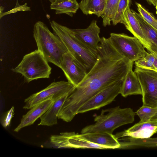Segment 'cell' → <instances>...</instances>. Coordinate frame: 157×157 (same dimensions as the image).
I'll return each instance as SVG.
<instances>
[{
    "label": "cell",
    "mask_w": 157,
    "mask_h": 157,
    "mask_svg": "<svg viewBox=\"0 0 157 157\" xmlns=\"http://www.w3.org/2000/svg\"><path fill=\"white\" fill-rule=\"evenodd\" d=\"M98 59L82 81L68 95L62 107L63 113L73 118L80 107L93 96L111 84L124 80L133 62L120 54L109 38L103 37L97 49Z\"/></svg>",
    "instance_id": "obj_1"
},
{
    "label": "cell",
    "mask_w": 157,
    "mask_h": 157,
    "mask_svg": "<svg viewBox=\"0 0 157 157\" xmlns=\"http://www.w3.org/2000/svg\"><path fill=\"white\" fill-rule=\"evenodd\" d=\"M33 36L37 49L41 52L48 62L60 68L63 55L68 52L60 38L51 32L40 21L35 24Z\"/></svg>",
    "instance_id": "obj_2"
},
{
    "label": "cell",
    "mask_w": 157,
    "mask_h": 157,
    "mask_svg": "<svg viewBox=\"0 0 157 157\" xmlns=\"http://www.w3.org/2000/svg\"><path fill=\"white\" fill-rule=\"evenodd\" d=\"M135 113L130 108H121L120 106L102 109L94 118L95 123L83 128L81 134L108 133L113 134L117 128L131 123L134 121Z\"/></svg>",
    "instance_id": "obj_3"
},
{
    "label": "cell",
    "mask_w": 157,
    "mask_h": 157,
    "mask_svg": "<svg viewBox=\"0 0 157 157\" xmlns=\"http://www.w3.org/2000/svg\"><path fill=\"white\" fill-rule=\"evenodd\" d=\"M50 23L54 33L60 38L68 52L85 68L87 73L98 59V51L90 50L80 42L75 36L71 29L54 21Z\"/></svg>",
    "instance_id": "obj_4"
},
{
    "label": "cell",
    "mask_w": 157,
    "mask_h": 157,
    "mask_svg": "<svg viewBox=\"0 0 157 157\" xmlns=\"http://www.w3.org/2000/svg\"><path fill=\"white\" fill-rule=\"evenodd\" d=\"M52 68L41 52L37 49L25 55L21 61L12 71L19 73L29 82L41 78H48Z\"/></svg>",
    "instance_id": "obj_5"
},
{
    "label": "cell",
    "mask_w": 157,
    "mask_h": 157,
    "mask_svg": "<svg viewBox=\"0 0 157 157\" xmlns=\"http://www.w3.org/2000/svg\"><path fill=\"white\" fill-rule=\"evenodd\" d=\"M109 38L117 51L132 62L146 55L147 52L135 36H130L124 33H112Z\"/></svg>",
    "instance_id": "obj_6"
},
{
    "label": "cell",
    "mask_w": 157,
    "mask_h": 157,
    "mask_svg": "<svg viewBox=\"0 0 157 157\" xmlns=\"http://www.w3.org/2000/svg\"><path fill=\"white\" fill-rule=\"evenodd\" d=\"M74 87L75 86L68 81L53 82L44 89L26 98L23 108L30 109L37 104L48 99H52L54 101L69 94Z\"/></svg>",
    "instance_id": "obj_7"
},
{
    "label": "cell",
    "mask_w": 157,
    "mask_h": 157,
    "mask_svg": "<svg viewBox=\"0 0 157 157\" xmlns=\"http://www.w3.org/2000/svg\"><path fill=\"white\" fill-rule=\"evenodd\" d=\"M142 90L143 105L157 108V71L136 67Z\"/></svg>",
    "instance_id": "obj_8"
},
{
    "label": "cell",
    "mask_w": 157,
    "mask_h": 157,
    "mask_svg": "<svg viewBox=\"0 0 157 157\" xmlns=\"http://www.w3.org/2000/svg\"><path fill=\"white\" fill-rule=\"evenodd\" d=\"M124 80L116 82L97 94L80 107L78 113L98 109L111 103L120 94Z\"/></svg>",
    "instance_id": "obj_9"
},
{
    "label": "cell",
    "mask_w": 157,
    "mask_h": 157,
    "mask_svg": "<svg viewBox=\"0 0 157 157\" xmlns=\"http://www.w3.org/2000/svg\"><path fill=\"white\" fill-rule=\"evenodd\" d=\"M60 68L68 81L75 87L82 81L87 74L85 68L68 52L63 55Z\"/></svg>",
    "instance_id": "obj_10"
},
{
    "label": "cell",
    "mask_w": 157,
    "mask_h": 157,
    "mask_svg": "<svg viewBox=\"0 0 157 157\" xmlns=\"http://www.w3.org/2000/svg\"><path fill=\"white\" fill-rule=\"evenodd\" d=\"M76 38L90 50L97 52L101 38L99 36L100 28L96 20L93 21L90 25L84 29H71Z\"/></svg>",
    "instance_id": "obj_11"
},
{
    "label": "cell",
    "mask_w": 157,
    "mask_h": 157,
    "mask_svg": "<svg viewBox=\"0 0 157 157\" xmlns=\"http://www.w3.org/2000/svg\"><path fill=\"white\" fill-rule=\"evenodd\" d=\"M157 132V121H140L132 126L115 135L118 139L124 137L144 139L151 138Z\"/></svg>",
    "instance_id": "obj_12"
},
{
    "label": "cell",
    "mask_w": 157,
    "mask_h": 157,
    "mask_svg": "<svg viewBox=\"0 0 157 157\" xmlns=\"http://www.w3.org/2000/svg\"><path fill=\"white\" fill-rule=\"evenodd\" d=\"M54 101L52 99H47L33 106L22 116L20 124L14 131L18 132L23 128L33 124L47 111Z\"/></svg>",
    "instance_id": "obj_13"
},
{
    "label": "cell",
    "mask_w": 157,
    "mask_h": 157,
    "mask_svg": "<svg viewBox=\"0 0 157 157\" xmlns=\"http://www.w3.org/2000/svg\"><path fill=\"white\" fill-rule=\"evenodd\" d=\"M124 19L126 28L141 43L144 47L148 51L151 46L143 33L139 22L135 17L130 6H128L124 13Z\"/></svg>",
    "instance_id": "obj_14"
},
{
    "label": "cell",
    "mask_w": 157,
    "mask_h": 157,
    "mask_svg": "<svg viewBox=\"0 0 157 157\" xmlns=\"http://www.w3.org/2000/svg\"><path fill=\"white\" fill-rule=\"evenodd\" d=\"M80 136L94 144L106 147L109 149L119 148L120 144L113 134L108 133H89L81 134Z\"/></svg>",
    "instance_id": "obj_15"
},
{
    "label": "cell",
    "mask_w": 157,
    "mask_h": 157,
    "mask_svg": "<svg viewBox=\"0 0 157 157\" xmlns=\"http://www.w3.org/2000/svg\"><path fill=\"white\" fill-rule=\"evenodd\" d=\"M120 94L124 97L132 95H142L141 86L136 74L133 71V66L123 81Z\"/></svg>",
    "instance_id": "obj_16"
},
{
    "label": "cell",
    "mask_w": 157,
    "mask_h": 157,
    "mask_svg": "<svg viewBox=\"0 0 157 157\" xmlns=\"http://www.w3.org/2000/svg\"><path fill=\"white\" fill-rule=\"evenodd\" d=\"M69 94L54 100L47 111L40 117L38 125L52 126L57 124V118L62 105Z\"/></svg>",
    "instance_id": "obj_17"
},
{
    "label": "cell",
    "mask_w": 157,
    "mask_h": 157,
    "mask_svg": "<svg viewBox=\"0 0 157 157\" xmlns=\"http://www.w3.org/2000/svg\"><path fill=\"white\" fill-rule=\"evenodd\" d=\"M125 137L119 139L120 146L119 149L157 148V137L144 139Z\"/></svg>",
    "instance_id": "obj_18"
},
{
    "label": "cell",
    "mask_w": 157,
    "mask_h": 157,
    "mask_svg": "<svg viewBox=\"0 0 157 157\" xmlns=\"http://www.w3.org/2000/svg\"><path fill=\"white\" fill-rule=\"evenodd\" d=\"M106 0H81L79 8L84 14H94L102 17Z\"/></svg>",
    "instance_id": "obj_19"
},
{
    "label": "cell",
    "mask_w": 157,
    "mask_h": 157,
    "mask_svg": "<svg viewBox=\"0 0 157 157\" xmlns=\"http://www.w3.org/2000/svg\"><path fill=\"white\" fill-rule=\"evenodd\" d=\"M79 8V4L76 0H55L50 5V9L55 10L56 14H66L71 17Z\"/></svg>",
    "instance_id": "obj_20"
},
{
    "label": "cell",
    "mask_w": 157,
    "mask_h": 157,
    "mask_svg": "<svg viewBox=\"0 0 157 157\" xmlns=\"http://www.w3.org/2000/svg\"><path fill=\"white\" fill-rule=\"evenodd\" d=\"M68 148H91L107 149L106 147L94 143L82 137L80 134L71 133L67 139Z\"/></svg>",
    "instance_id": "obj_21"
},
{
    "label": "cell",
    "mask_w": 157,
    "mask_h": 157,
    "mask_svg": "<svg viewBox=\"0 0 157 157\" xmlns=\"http://www.w3.org/2000/svg\"><path fill=\"white\" fill-rule=\"evenodd\" d=\"M131 10L138 21L146 40L151 45L157 47V30L146 22L139 13Z\"/></svg>",
    "instance_id": "obj_22"
},
{
    "label": "cell",
    "mask_w": 157,
    "mask_h": 157,
    "mask_svg": "<svg viewBox=\"0 0 157 157\" xmlns=\"http://www.w3.org/2000/svg\"><path fill=\"white\" fill-rule=\"evenodd\" d=\"M120 0H106L103 18V25L105 27L110 25L113 20Z\"/></svg>",
    "instance_id": "obj_23"
},
{
    "label": "cell",
    "mask_w": 157,
    "mask_h": 157,
    "mask_svg": "<svg viewBox=\"0 0 157 157\" xmlns=\"http://www.w3.org/2000/svg\"><path fill=\"white\" fill-rule=\"evenodd\" d=\"M155 59L152 53L147 52L145 56L135 61L136 67L157 71L154 65Z\"/></svg>",
    "instance_id": "obj_24"
},
{
    "label": "cell",
    "mask_w": 157,
    "mask_h": 157,
    "mask_svg": "<svg viewBox=\"0 0 157 157\" xmlns=\"http://www.w3.org/2000/svg\"><path fill=\"white\" fill-rule=\"evenodd\" d=\"M157 112V108L143 105L136 112L140 121L146 122L151 120Z\"/></svg>",
    "instance_id": "obj_25"
},
{
    "label": "cell",
    "mask_w": 157,
    "mask_h": 157,
    "mask_svg": "<svg viewBox=\"0 0 157 157\" xmlns=\"http://www.w3.org/2000/svg\"><path fill=\"white\" fill-rule=\"evenodd\" d=\"M130 4V0H120L117 12L112 21L113 25H115L119 23L124 24V13Z\"/></svg>",
    "instance_id": "obj_26"
},
{
    "label": "cell",
    "mask_w": 157,
    "mask_h": 157,
    "mask_svg": "<svg viewBox=\"0 0 157 157\" xmlns=\"http://www.w3.org/2000/svg\"><path fill=\"white\" fill-rule=\"evenodd\" d=\"M137 10L144 20L157 30V20L153 15L146 10L139 3L136 2Z\"/></svg>",
    "instance_id": "obj_27"
},
{
    "label": "cell",
    "mask_w": 157,
    "mask_h": 157,
    "mask_svg": "<svg viewBox=\"0 0 157 157\" xmlns=\"http://www.w3.org/2000/svg\"><path fill=\"white\" fill-rule=\"evenodd\" d=\"M14 107L12 106L6 113L2 122V125L4 127L6 128L9 126L14 114Z\"/></svg>",
    "instance_id": "obj_28"
},
{
    "label": "cell",
    "mask_w": 157,
    "mask_h": 157,
    "mask_svg": "<svg viewBox=\"0 0 157 157\" xmlns=\"http://www.w3.org/2000/svg\"><path fill=\"white\" fill-rule=\"evenodd\" d=\"M148 51L152 53L153 56L155 59L154 65L157 70V47L154 45H151L150 50Z\"/></svg>",
    "instance_id": "obj_29"
},
{
    "label": "cell",
    "mask_w": 157,
    "mask_h": 157,
    "mask_svg": "<svg viewBox=\"0 0 157 157\" xmlns=\"http://www.w3.org/2000/svg\"><path fill=\"white\" fill-rule=\"evenodd\" d=\"M150 4H152L155 6L157 5V0H146Z\"/></svg>",
    "instance_id": "obj_30"
},
{
    "label": "cell",
    "mask_w": 157,
    "mask_h": 157,
    "mask_svg": "<svg viewBox=\"0 0 157 157\" xmlns=\"http://www.w3.org/2000/svg\"><path fill=\"white\" fill-rule=\"evenodd\" d=\"M151 120L157 121V112L151 119Z\"/></svg>",
    "instance_id": "obj_31"
},
{
    "label": "cell",
    "mask_w": 157,
    "mask_h": 157,
    "mask_svg": "<svg viewBox=\"0 0 157 157\" xmlns=\"http://www.w3.org/2000/svg\"><path fill=\"white\" fill-rule=\"evenodd\" d=\"M51 3H52L54 2L55 0H48Z\"/></svg>",
    "instance_id": "obj_32"
},
{
    "label": "cell",
    "mask_w": 157,
    "mask_h": 157,
    "mask_svg": "<svg viewBox=\"0 0 157 157\" xmlns=\"http://www.w3.org/2000/svg\"><path fill=\"white\" fill-rule=\"evenodd\" d=\"M156 7V13L157 14V5L155 6Z\"/></svg>",
    "instance_id": "obj_33"
}]
</instances>
